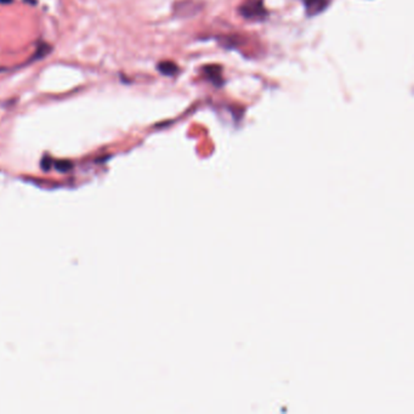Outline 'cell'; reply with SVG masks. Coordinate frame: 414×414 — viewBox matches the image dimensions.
Masks as SVG:
<instances>
[{
    "label": "cell",
    "instance_id": "1",
    "mask_svg": "<svg viewBox=\"0 0 414 414\" xmlns=\"http://www.w3.org/2000/svg\"><path fill=\"white\" fill-rule=\"evenodd\" d=\"M239 14L246 20L262 21L267 17V10L262 0H246L239 6Z\"/></svg>",
    "mask_w": 414,
    "mask_h": 414
},
{
    "label": "cell",
    "instance_id": "2",
    "mask_svg": "<svg viewBox=\"0 0 414 414\" xmlns=\"http://www.w3.org/2000/svg\"><path fill=\"white\" fill-rule=\"evenodd\" d=\"M303 4L309 16H316L329 6L330 0H303Z\"/></svg>",
    "mask_w": 414,
    "mask_h": 414
},
{
    "label": "cell",
    "instance_id": "3",
    "mask_svg": "<svg viewBox=\"0 0 414 414\" xmlns=\"http://www.w3.org/2000/svg\"><path fill=\"white\" fill-rule=\"evenodd\" d=\"M205 77L215 84L216 87H220L223 84V77H221V67L216 66V64H210V66H205L203 68Z\"/></svg>",
    "mask_w": 414,
    "mask_h": 414
},
{
    "label": "cell",
    "instance_id": "4",
    "mask_svg": "<svg viewBox=\"0 0 414 414\" xmlns=\"http://www.w3.org/2000/svg\"><path fill=\"white\" fill-rule=\"evenodd\" d=\"M158 71H159L162 74L168 75V77H174L176 73L179 72V67L176 66L174 62L170 61H163L160 64H158Z\"/></svg>",
    "mask_w": 414,
    "mask_h": 414
},
{
    "label": "cell",
    "instance_id": "5",
    "mask_svg": "<svg viewBox=\"0 0 414 414\" xmlns=\"http://www.w3.org/2000/svg\"><path fill=\"white\" fill-rule=\"evenodd\" d=\"M12 0H0V2H4V4H7V2H11Z\"/></svg>",
    "mask_w": 414,
    "mask_h": 414
}]
</instances>
